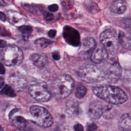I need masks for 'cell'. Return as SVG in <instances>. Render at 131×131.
<instances>
[{
	"mask_svg": "<svg viewBox=\"0 0 131 131\" xmlns=\"http://www.w3.org/2000/svg\"><path fill=\"white\" fill-rule=\"evenodd\" d=\"M94 94L100 98L113 104H122L127 100V96L121 89L112 85H101L93 88Z\"/></svg>",
	"mask_w": 131,
	"mask_h": 131,
	"instance_id": "1",
	"label": "cell"
},
{
	"mask_svg": "<svg viewBox=\"0 0 131 131\" xmlns=\"http://www.w3.org/2000/svg\"><path fill=\"white\" fill-rule=\"evenodd\" d=\"M74 86V82L72 78L69 75L64 74L54 80L52 85V90L57 98L63 99L72 93Z\"/></svg>",
	"mask_w": 131,
	"mask_h": 131,
	"instance_id": "2",
	"label": "cell"
},
{
	"mask_svg": "<svg viewBox=\"0 0 131 131\" xmlns=\"http://www.w3.org/2000/svg\"><path fill=\"white\" fill-rule=\"evenodd\" d=\"M77 74L80 79L88 83H95L104 79L105 75L102 69L92 64L81 67Z\"/></svg>",
	"mask_w": 131,
	"mask_h": 131,
	"instance_id": "3",
	"label": "cell"
},
{
	"mask_svg": "<svg viewBox=\"0 0 131 131\" xmlns=\"http://www.w3.org/2000/svg\"><path fill=\"white\" fill-rule=\"evenodd\" d=\"M24 58L21 50L16 46H9L1 51V60L3 64L13 66L19 64Z\"/></svg>",
	"mask_w": 131,
	"mask_h": 131,
	"instance_id": "4",
	"label": "cell"
},
{
	"mask_svg": "<svg viewBox=\"0 0 131 131\" xmlns=\"http://www.w3.org/2000/svg\"><path fill=\"white\" fill-rule=\"evenodd\" d=\"M28 92L33 98L40 102H47L52 98L47 84L43 81L35 80L30 82Z\"/></svg>",
	"mask_w": 131,
	"mask_h": 131,
	"instance_id": "5",
	"label": "cell"
},
{
	"mask_svg": "<svg viewBox=\"0 0 131 131\" xmlns=\"http://www.w3.org/2000/svg\"><path fill=\"white\" fill-rule=\"evenodd\" d=\"M30 113L34 122L42 127H49L53 123V119L49 112L44 107L33 105L30 107Z\"/></svg>",
	"mask_w": 131,
	"mask_h": 131,
	"instance_id": "6",
	"label": "cell"
},
{
	"mask_svg": "<svg viewBox=\"0 0 131 131\" xmlns=\"http://www.w3.org/2000/svg\"><path fill=\"white\" fill-rule=\"evenodd\" d=\"M100 40L107 52L112 54H115L119 47V40L116 33L112 30H106L101 33Z\"/></svg>",
	"mask_w": 131,
	"mask_h": 131,
	"instance_id": "7",
	"label": "cell"
},
{
	"mask_svg": "<svg viewBox=\"0 0 131 131\" xmlns=\"http://www.w3.org/2000/svg\"><path fill=\"white\" fill-rule=\"evenodd\" d=\"M102 70L105 77L111 81L117 80L121 74V69L119 64L113 59H110L104 64Z\"/></svg>",
	"mask_w": 131,
	"mask_h": 131,
	"instance_id": "8",
	"label": "cell"
},
{
	"mask_svg": "<svg viewBox=\"0 0 131 131\" xmlns=\"http://www.w3.org/2000/svg\"><path fill=\"white\" fill-rule=\"evenodd\" d=\"M18 111V109L15 108L10 112L9 115L10 121L19 130L21 131H29L31 129L29 122L23 117L16 114Z\"/></svg>",
	"mask_w": 131,
	"mask_h": 131,
	"instance_id": "9",
	"label": "cell"
},
{
	"mask_svg": "<svg viewBox=\"0 0 131 131\" xmlns=\"http://www.w3.org/2000/svg\"><path fill=\"white\" fill-rule=\"evenodd\" d=\"M63 35L66 41L69 44L75 47L79 45V34L75 29L67 26L64 27L63 28Z\"/></svg>",
	"mask_w": 131,
	"mask_h": 131,
	"instance_id": "10",
	"label": "cell"
},
{
	"mask_svg": "<svg viewBox=\"0 0 131 131\" xmlns=\"http://www.w3.org/2000/svg\"><path fill=\"white\" fill-rule=\"evenodd\" d=\"M95 39L92 37H86L83 40L80 49V54L84 58L91 57V56L96 48Z\"/></svg>",
	"mask_w": 131,
	"mask_h": 131,
	"instance_id": "11",
	"label": "cell"
},
{
	"mask_svg": "<svg viewBox=\"0 0 131 131\" xmlns=\"http://www.w3.org/2000/svg\"><path fill=\"white\" fill-rule=\"evenodd\" d=\"M107 51L102 45L96 46L91 56V60L95 63H100L107 59Z\"/></svg>",
	"mask_w": 131,
	"mask_h": 131,
	"instance_id": "12",
	"label": "cell"
},
{
	"mask_svg": "<svg viewBox=\"0 0 131 131\" xmlns=\"http://www.w3.org/2000/svg\"><path fill=\"white\" fill-rule=\"evenodd\" d=\"M103 109V107L99 102H92L89 106L88 115L92 119H98L102 116Z\"/></svg>",
	"mask_w": 131,
	"mask_h": 131,
	"instance_id": "13",
	"label": "cell"
},
{
	"mask_svg": "<svg viewBox=\"0 0 131 131\" xmlns=\"http://www.w3.org/2000/svg\"><path fill=\"white\" fill-rule=\"evenodd\" d=\"M9 83L11 87L17 92L23 91L27 85L26 80L18 76H11L9 79Z\"/></svg>",
	"mask_w": 131,
	"mask_h": 131,
	"instance_id": "14",
	"label": "cell"
},
{
	"mask_svg": "<svg viewBox=\"0 0 131 131\" xmlns=\"http://www.w3.org/2000/svg\"><path fill=\"white\" fill-rule=\"evenodd\" d=\"M33 64L38 68H42L48 61L47 56L43 53H34L30 57Z\"/></svg>",
	"mask_w": 131,
	"mask_h": 131,
	"instance_id": "15",
	"label": "cell"
},
{
	"mask_svg": "<svg viewBox=\"0 0 131 131\" xmlns=\"http://www.w3.org/2000/svg\"><path fill=\"white\" fill-rule=\"evenodd\" d=\"M119 126L122 131H131V112L124 114L121 117Z\"/></svg>",
	"mask_w": 131,
	"mask_h": 131,
	"instance_id": "16",
	"label": "cell"
},
{
	"mask_svg": "<svg viewBox=\"0 0 131 131\" xmlns=\"http://www.w3.org/2000/svg\"><path fill=\"white\" fill-rule=\"evenodd\" d=\"M7 16L9 21L12 25H20L24 21L23 16L18 12L10 10L7 13Z\"/></svg>",
	"mask_w": 131,
	"mask_h": 131,
	"instance_id": "17",
	"label": "cell"
},
{
	"mask_svg": "<svg viewBox=\"0 0 131 131\" xmlns=\"http://www.w3.org/2000/svg\"><path fill=\"white\" fill-rule=\"evenodd\" d=\"M118 39L121 45L127 50H131V34L120 31Z\"/></svg>",
	"mask_w": 131,
	"mask_h": 131,
	"instance_id": "18",
	"label": "cell"
},
{
	"mask_svg": "<svg viewBox=\"0 0 131 131\" xmlns=\"http://www.w3.org/2000/svg\"><path fill=\"white\" fill-rule=\"evenodd\" d=\"M111 10L116 14L123 13L126 9V3L122 1H116L112 3L111 5Z\"/></svg>",
	"mask_w": 131,
	"mask_h": 131,
	"instance_id": "19",
	"label": "cell"
},
{
	"mask_svg": "<svg viewBox=\"0 0 131 131\" xmlns=\"http://www.w3.org/2000/svg\"><path fill=\"white\" fill-rule=\"evenodd\" d=\"M115 109L110 105H106L103 107L102 116L107 119H110L114 118L116 115Z\"/></svg>",
	"mask_w": 131,
	"mask_h": 131,
	"instance_id": "20",
	"label": "cell"
},
{
	"mask_svg": "<svg viewBox=\"0 0 131 131\" xmlns=\"http://www.w3.org/2000/svg\"><path fill=\"white\" fill-rule=\"evenodd\" d=\"M34 43L36 47L41 49H44L50 45L52 42L47 38H41L35 40Z\"/></svg>",
	"mask_w": 131,
	"mask_h": 131,
	"instance_id": "21",
	"label": "cell"
},
{
	"mask_svg": "<svg viewBox=\"0 0 131 131\" xmlns=\"http://www.w3.org/2000/svg\"><path fill=\"white\" fill-rule=\"evenodd\" d=\"M18 30L21 33L23 37L25 39L26 38H28L31 33L32 32V28L30 26L27 25H23L19 27Z\"/></svg>",
	"mask_w": 131,
	"mask_h": 131,
	"instance_id": "22",
	"label": "cell"
},
{
	"mask_svg": "<svg viewBox=\"0 0 131 131\" xmlns=\"http://www.w3.org/2000/svg\"><path fill=\"white\" fill-rule=\"evenodd\" d=\"M86 93V89L84 86L82 85H79L77 86L75 91V95L78 98H82L85 95Z\"/></svg>",
	"mask_w": 131,
	"mask_h": 131,
	"instance_id": "23",
	"label": "cell"
},
{
	"mask_svg": "<svg viewBox=\"0 0 131 131\" xmlns=\"http://www.w3.org/2000/svg\"><path fill=\"white\" fill-rule=\"evenodd\" d=\"M67 112L68 113L72 116H75L78 113V106L76 104L69 103L67 106Z\"/></svg>",
	"mask_w": 131,
	"mask_h": 131,
	"instance_id": "24",
	"label": "cell"
},
{
	"mask_svg": "<svg viewBox=\"0 0 131 131\" xmlns=\"http://www.w3.org/2000/svg\"><path fill=\"white\" fill-rule=\"evenodd\" d=\"M1 94H3L4 95H6L10 97H14L16 96L13 88L7 85L4 87V88L1 90Z\"/></svg>",
	"mask_w": 131,
	"mask_h": 131,
	"instance_id": "25",
	"label": "cell"
},
{
	"mask_svg": "<svg viewBox=\"0 0 131 131\" xmlns=\"http://www.w3.org/2000/svg\"><path fill=\"white\" fill-rule=\"evenodd\" d=\"M123 25L126 29L131 32V18L124 19L123 21Z\"/></svg>",
	"mask_w": 131,
	"mask_h": 131,
	"instance_id": "26",
	"label": "cell"
},
{
	"mask_svg": "<svg viewBox=\"0 0 131 131\" xmlns=\"http://www.w3.org/2000/svg\"><path fill=\"white\" fill-rule=\"evenodd\" d=\"M45 19L46 20H49V21H51L54 18V15L52 13H50V12H46L45 14V16H44Z\"/></svg>",
	"mask_w": 131,
	"mask_h": 131,
	"instance_id": "27",
	"label": "cell"
},
{
	"mask_svg": "<svg viewBox=\"0 0 131 131\" xmlns=\"http://www.w3.org/2000/svg\"><path fill=\"white\" fill-rule=\"evenodd\" d=\"M48 9L51 12H56L58 9V6L56 4H54L50 5L48 7Z\"/></svg>",
	"mask_w": 131,
	"mask_h": 131,
	"instance_id": "28",
	"label": "cell"
},
{
	"mask_svg": "<svg viewBox=\"0 0 131 131\" xmlns=\"http://www.w3.org/2000/svg\"><path fill=\"white\" fill-rule=\"evenodd\" d=\"M96 129V125L94 123H90L88 125V131H94Z\"/></svg>",
	"mask_w": 131,
	"mask_h": 131,
	"instance_id": "29",
	"label": "cell"
},
{
	"mask_svg": "<svg viewBox=\"0 0 131 131\" xmlns=\"http://www.w3.org/2000/svg\"><path fill=\"white\" fill-rule=\"evenodd\" d=\"M74 128L75 131H83V126L79 123L76 124V125H75L74 126Z\"/></svg>",
	"mask_w": 131,
	"mask_h": 131,
	"instance_id": "30",
	"label": "cell"
},
{
	"mask_svg": "<svg viewBox=\"0 0 131 131\" xmlns=\"http://www.w3.org/2000/svg\"><path fill=\"white\" fill-rule=\"evenodd\" d=\"M60 54L58 52L55 51L52 53V57L55 60H58L60 59Z\"/></svg>",
	"mask_w": 131,
	"mask_h": 131,
	"instance_id": "31",
	"label": "cell"
},
{
	"mask_svg": "<svg viewBox=\"0 0 131 131\" xmlns=\"http://www.w3.org/2000/svg\"><path fill=\"white\" fill-rule=\"evenodd\" d=\"M56 35V31L54 29L50 30L48 32V35L51 38H54Z\"/></svg>",
	"mask_w": 131,
	"mask_h": 131,
	"instance_id": "32",
	"label": "cell"
},
{
	"mask_svg": "<svg viewBox=\"0 0 131 131\" xmlns=\"http://www.w3.org/2000/svg\"><path fill=\"white\" fill-rule=\"evenodd\" d=\"M6 16L2 12H1V19L3 21H5L6 20Z\"/></svg>",
	"mask_w": 131,
	"mask_h": 131,
	"instance_id": "33",
	"label": "cell"
},
{
	"mask_svg": "<svg viewBox=\"0 0 131 131\" xmlns=\"http://www.w3.org/2000/svg\"><path fill=\"white\" fill-rule=\"evenodd\" d=\"M0 72L1 74H4L5 73V68L3 66V63H1V68H0Z\"/></svg>",
	"mask_w": 131,
	"mask_h": 131,
	"instance_id": "34",
	"label": "cell"
},
{
	"mask_svg": "<svg viewBox=\"0 0 131 131\" xmlns=\"http://www.w3.org/2000/svg\"><path fill=\"white\" fill-rule=\"evenodd\" d=\"M5 43H6V42L5 41H4L3 40H1V43H0V44H1V48H2L4 47V46L5 45Z\"/></svg>",
	"mask_w": 131,
	"mask_h": 131,
	"instance_id": "35",
	"label": "cell"
},
{
	"mask_svg": "<svg viewBox=\"0 0 131 131\" xmlns=\"http://www.w3.org/2000/svg\"><path fill=\"white\" fill-rule=\"evenodd\" d=\"M1 131H3V128H2V127H1Z\"/></svg>",
	"mask_w": 131,
	"mask_h": 131,
	"instance_id": "36",
	"label": "cell"
}]
</instances>
